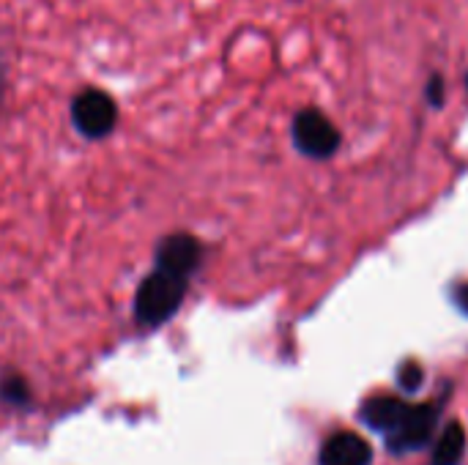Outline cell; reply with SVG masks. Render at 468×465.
Listing matches in <instances>:
<instances>
[{
  "label": "cell",
  "instance_id": "5",
  "mask_svg": "<svg viewBox=\"0 0 468 465\" xmlns=\"http://www.w3.org/2000/svg\"><path fill=\"white\" fill-rule=\"evenodd\" d=\"M200 263V244L192 236H170L156 249V269L176 274L181 280H189V274Z\"/></svg>",
  "mask_w": 468,
  "mask_h": 465
},
{
  "label": "cell",
  "instance_id": "4",
  "mask_svg": "<svg viewBox=\"0 0 468 465\" xmlns=\"http://www.w3.org/2000/svg\"><path fill=\"white\" fill-rule=\"evenodd\" d=\"M436 422H439V408L436 406H409L403 422L387 436V447L395 455L420 452L433 441Z\"/></svg>",
  "mask_w": 468,
  "mask_h": 465
},
{
  "label": "cell",
  "instance_id": "2",
  "mask_svg": "<svg viewBox=\"0 0 468 465\" xmlns=\"http://www.w3.org/2000/svg\"><path fill=\"white\" fill-rule=\"evenodd\" d=\"M293 143L304 156L329 159L340 148V132L318 110H302L293 118Z\"/></svg>",
  "mask_w": 468,
  "mask_h": 465
},
{
  "label": "cell",
  "instance_id": "10",
  "mask_svg": "<svg viewBox=\"0 0 468 465\" xmlns=\"http://www.w3.org/2000/svg\"><path fill=\"white\" fill-rule=\"evenodd\" d=\"M3 395H5V400H14V403L25 400V384L14 378V381H8V384L3 386Z\"/></svg>",
  "mask_w": 468,
  "mask_h": 465
},
{
  "label": "cell",
  "instance_id": "11",
  "mask_svg": "<svg viewBox=\"0 0 468 465\" xmlns=\"http://www.w3.org/2000/svg\"><path fill=\"white\" fill-rule=\"evenodd\" d=\"M428 99H431V104H441V79L439 77H433L431 79V88H428Z\"/></svg>",
  "mask_w": 468,
  "mask_h": 465
},
{
  "label": "cell",
  "instance_id": "7",
  "mask_svg": "<svg viewBox=\"0 0 468 465\" xmlns=\"http://www.w3.org/2000/svg\"><path fill=\"white\" fill-rule=\"evenodd\" d=\"M406 411H409V403H403L400 397H387L384 395V397H373V400H367L362 406V419H365L367 428L389 436L403 422Z\"/></svg>",
  "mask_w": 468,
  "mask_h": 465
},
{
  "label": "cell",
  "instance_id": "1",
  "mask_svg": "<svg viewBox=\"0 0 468 465\" xmlns=\"http://www.w3.org/2000/svg\"><path fill=\"white\" fill-rule=\"evenodd\" d=\"M184 293H186V280L156 269L137 288V296H134V315H137V321L145 323V326L165 323L181 307Z\"/></svg>",
  "mask_w": 468,
  "mask_h": 465
},
{
  "label": "cell",
  "instance_id": "6",
  "mask_svg": "<svg viewBox=\"0 0 468 465\" xmlns=\"http://www.w3.org/2000/svg\"><path fill=\"white\" fill-rule=\"evenodd\" d=\"M321 465H370L373 463V449L370 444L356 436V433H335L324 449H321Z\"/></svg>",
  "mask_w": 468,
  "mask_h": 465
},
{
  "label": "cell",
  "instance_id": "12",
  "mask_svg": "<svg viewBox=\"0 0 468 465\" xmlns=\"http://www.w3.org/2000/svg\"><path fill=\"white\" fill-rule=\"evenodd\" d=\"M455 301H458V307L468 315V285H461V291L455 293Z\"/></svg>",
  "mask_w": 468,
  "mask_h": 465
},
{
  "label": "cell",
  "instance_id": "3",
  "mask_svg": "<svg viewBox=\"0 0 468 465\" xmlns=\"http://www.w3.org/2000/svg\"><path fill=\"white\" fill-rule=\"evenodd\" d=\"M71 121L74 126L80 129V134L85 137H104L115 129V121H118V110H115V101L104 93V90H82L74 104H71Z\"/></svg>",
  "mask_w": 468,
  "mask_h": 465
},
{
  "label": "cell",
  "instance_id": "8",
  "mask_svg": "<svg viewBox=\"0 0 468 465\" xmlns=\"http://www.w3.org/2000/svg\"><path fill=\"white\" fill-rule=\"evenodd\" d=\"M463 452H466V430H463L458 422H452V425L441 433V439L436 441L433 463L431 465H458L461 463V458H463Z\"/></svg>",
  "mask_w": 468,
  "mask_h": 465
},
{
  "label": "cell",
  "instance_id": "9",
  "mask_svg": "<svg viewBox=\"0 0 468 465\" xmlns=\"http://www.w3.org/2000/svg\"><path fill=\"white\" fill-rule=\"evenodd\" d=\"M422 381H425V375H422V367H420L417 362L400 365V370H398V384H400V389H406V395H414V392L422 386Z\"/></svg>",
  "mask_w": 468,
  "mask_h": 465
}]
</instances>
